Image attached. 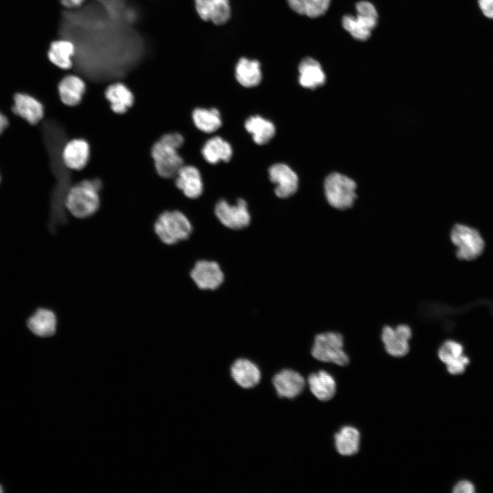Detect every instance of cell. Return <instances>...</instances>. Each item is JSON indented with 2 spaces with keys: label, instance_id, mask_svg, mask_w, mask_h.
Instances as JSON below:
<instances>
[{
  "label": "cell",
  "instance_id": "obj_24",
  "mask_svg": "<svg viewBox=\"0 0 493 493\" xmlns=\"http://www.w3.org/2000/svg\"><path fill=\"white\" fill-rule=\"evenodd\" d=\"M335 447L342 456H351L359 449L360 433L353 426L342 427L334 435Z\"/></svg>",
  "mask_w": 493,
  "mask_h": 493
},
{
  "label": "cell",
  "instance_id": "obj_2",
  "mask_svg": "<svg viewBox=\"0 0 493 493\" xmlns=\"http://www.w3.org/2000/svg\"><path fill=\"white\" fill-rule=\"evenodd\" d=\"M154 231L163 243L173 245L187 240L192 233V227L181 211H164L156 219Z\"/></svg>",
  "mask_w": 493,
  "mask_h": 493
},
{
  "label": "cell",
  "instance_id": "obj_14",
  "mask_svg": "<svg viewBox=\"0 0 493 493\" xmlns=\"http://www.w3.org/2000/svg\"><path fill=\"white\" fill-rule=\"evenodd\" d=\"M104 96L111 111L118 115L126 114L135 101L132 90L121 81L110 83L105 88Z\"/></svg>",
  "mask_w": 493,
  "mask_h": 493
},
{
  "label": "cell",
  "instance_id": "obj_8",
  "mask_svg": "<svg viewBox=\"0 0 493 493\" xmlns=\"http://www.w3.org/2000/svg\"><path fill=\"white\" fill-rule=\"evenodd\" d=\"M214 213L220 223L228 229L239 230L246 227L251 222V216L246 202L238 199L236 204L226 200H220L215 205Z\"/></svg>",
  "mask_w": 493,
  "mask_h": 493
},
{
  "label": "cell",
  "instance_id": "obj_34",
  "mask_svg": "<svg viewBox=\"0 0 493 493\" xmlns=\"http://www.w3.org/2000/svg\"><path fill=\"white\" fill-rule=\"evenodd\" d=\"M478 4L484 16L493 19V0H478Z\"/></svg>",
  "mask_w": 493,
  "mask_h": 493
},
{
  "label": "cell",
  "instance_id": "obj_5",
  "mask_svg": "<svg viewBox=\"0 0 493 493\" xmlns=\"http://www.w3.org/2000/svg\"><path fill=\"white\" fill-rule=\"evenodd\" d=\"M357 16L345 15L342 20L343 28L355 39L359 41L370 38L378 21V14L370 2L362 1L356 4Z\"/></svg>",
  "mask_w": 493,
  "mask_h": 493
},
{
  "label": "cell",
  "instance_id": "obj_23",
  "mask_svg": "<svg viewBox=\"0 0 493 493\" xmlns=\"http://www.w3.org/2000/svg\"><path fill=\"white\" fill-rule=\"evenodd\" d=\"M299 82L304 88L315 89L325 82L326 77L320 63L312 58H305L299 65Z\"/></svg>",
  "mask_w": 493,
  "mask_h": 493
},
{
  "label": "cell",
  "instance_id": "obj_37",
  "mask_svg": "<svg viewBox=\"0 0 493 493\" xmlns=\"http://www.w3.org/2000/svg\"><path fill=\"white\" fill-rule=\"evenodd\" d=\"M3 492V489H2L1 485H0V492Z\"/></svg>",
  "mask_w": 493,
  "mask_h": 493
},
{
  "label": "cell",
  "instance_id": "obj_26",
  "mask_svg": "<svg viewBox=\"0 0 493 493\" xmlns=\"http://www.w3.org/2000/svg\"><path fill=\"white\" fill-rule=\"evenodd\" d=\"M201 153L208 163L216 164L220 161H229L232 155V149L227 141L219 136H215L205 143Z\"/></svg>",
  "mask_w": 493,
  "mask_h": 493
},
{
  "label": "cell",
  "instance_id": "obj_6",
  "mask_svg": "<svg viewBox=\"0 0 493 493\" xmlns=\"http://www.w3.org/2000/svg\"><path fill=\"white\" fill-rule=\"evenodd\" d=\"M324 187L328 203L338 210L351 207L357 197L355 181L340 173L329 175L325 180Z\"/></svg>",
  "mask_w": 493,
  "mask_h": 493
},
{
  "label": "cell",
  "instance_id": "obj_33",
  "mask_svg": "<svg viewBox=\"0 0 493 493\" xmlns=\"http://www.w3.org/2000/svg\"><path fill=\"white\" fill-rule=\"evenodd\" d=\"M475 485L468 480H461L454 485L453 493H474L475 492Z\"/></svg>",
  "mask_w": 493,
  "mask_h": 493
},
{
  "label": "cell",
  "instance_id": "obj_18",
  "mask_svg": "<svg viewBox=\"0 0 493 493\" xmlns=\"http://www.w3.org/2000/svg\"><path fill=\"white\" fill-rule=\"evenodd\" d=\"M176 187L188 198L197 199L203 192V182L197 168L184 165L175 177Z\"/></svg>",
  "mask_w": 493,
  "mask_h": 493
},
{
  "label": "cell",
  "instance_id": "obj_1",
  "mask_svg": "<svg viewBox=\"0 0 493 493\" xmlns=\"http://www.w3.org/2000/svg\"><path fill=\"white\" fill-rule=\"evenodd\" d=\"M102 186L98 178L85 179L75 184L65 194V207L77 218L92 216L100 207L99 192Z\"/></svg>",
  "mask_w": 493,
  "mask_h": 493
},
{
  "label": "cell",
  "instance_id": "obj_7",
  "mask_svg": "<svg viewBox=\"0 0 493 493\" xmlns=\"http://www.w3.org/2000/svg\"><path fill=\"white\" fill-rule=\"evenodd\" d=\"M151 157L157 175L163 179L175 178L184 165L178 149L158 139L151 148Z\"/></svg>",
  "mask_w": 493,
  "mask_h": 493
},
{
  "label": "cell",
  "instance_id": "obj_4",
  "mask_svg": "<svg viewBox=\"0 0 493 493\" xmlns=\"http://www.w3.org/2000/svg\"><path fill=\"white\" fill-rule=\"evenodd\" d=\"M344 344V338L340 333L323 332L314 337L311 354L318 361L344 366L349 363V357Z\"/></svg>",
  "mask_w": 493,
  "mask_h": 493
},
{
  "label": "cell",
  "instance_id": "obj_28",
  "mask_svg": "<svg viewBox=\"0 0 493 493\" xmlns=\"http://www.w3.org/2000/svg\"><path fill=\"white\" fill-rule=\"evenodd\" d=\"M192 118L196 127L205 133L216 131L222 124L220 112L216 108H196Z\"/></svg>",
  "mask_w": 493,
  "mask_h": 493
},
{
  "label": "cell",
  "instance_id": "obj_17",
  "mask_svg": "<svg viewBox=\"0 0 493 493\" xmlns=\"http://www.w3.org/2000/svg\"><path fill=\"white\" fill-rule=\"evenodd\" d=\"M195 9L199 17L216 25H223L230 17L229 0H194Z\"/></svg>",
  "mask_w": 493,
  "mask_h": 493
},
{
  "label": "cell",
  "instance_id": "obj_27",
  "mask_svg": "<svg viewBox=\"0 0 493 493\" xmlns=\"http://www.w3.org/2000/svg\"><path fill=\"white\" fill-rule=\"evenodd\" d=\"M236 78L244 87L252 88L257 86L262 80L259 62L245 58L240 59L236 66Z\"/></svg>",
  "mask_w": 493,
  "mask_h": 493
},
{
  "label": "cell",
  "instance_id": "obj_11",
  "mask_svg": "<svg viewBox=\"0 0 493 493\" xmlns=\"http://www.w3.org/2000/svg\"><path fill=\"white\" fill-rule=\"evenodd\" d=\"M272 383L279 397L292 399L303 392L306 381L299 372L284 368L274 375Z\"/></svg>",
  "mask_w": 493,
  "mask_h": 493
},
{
  "label": "cell",
  "instance_id": "obj_12",
  "mask_svg": "<svg viewBox=\"0 0 493 493\" xmlns=\"http://www.w3.org/2000/svg\"><path fill=\"white\" fill-rule=\"evenodd\" d=\"M90 153V146L86 140L82 138H74L64 145L61 157L67 168L81 170L88 165Z\"/></svg>",
  "mask_w": 493,
  "mask_h": 493
},
{
  "label": "cell",
  "instance_id": "obj_10",
  "mask_svg": "<svg viewBox=\"0 0 493 493\" xmlns=\"http://www.w3.org/2000/svg\"><path fill=\"white\" fill-rule=\"evenodd\" d=\"M190 275L196 286L204 290H214L218 288L225 279L224 273L220 265L213 260L197 261Z\"/></svg>",
  "mask_w": 493,
  "mask_h": 493
},
{
  "label": "cell",
  "instance_id": "obj_19",
  "mask_svg": "<svg viewBox=\"0 0 493 493\" xmlns=\"http://www.w3.org/2000/svg\"><path fill=\"white\" fill-rule=\"evenodd\" d=\"M75 50V45L71 40L55 39L49 45L47 58L52 64L68 73L73 66V57Z\"/></svg>",
  "mask_w": 493,
  "mask_h": 493
},
{
  "label": "cell",
  "instance_id": "obj_29",
  "mask_svg": "<svg viewBox=\"0 0 493 493\" xmlns=\"http://www.w3.org/2000/svg\"><path fill=\"white\" fill-rule=\"evenodd\" d=\"M290 7L299 14L316 18L327 10L330 0H287Z\"/></svg>",
  "mask_w": 493,
  "mask_h": 493
},
{
  "label": "cell",
  "instance_id": "obj_35",
  "mask_svg": "<svg viewBox=\"0 0 493 493\" xmlns=\"http://www.w3.org/2000/svg\"><path fill=\"white\" fill-rule=\"evenodd\" d=\"M62 5L67 9H73L80 7L86 0H60Z\"/></svg>",
  "mask_w": 493,
  "mask_h": 493
},
{
  "label": "cell",
  "instance_id": "obj_22",
  "mask_svg": "<svg viewBox=\"0 0 493 493\" xmlns=\"http://www.w3.org/2000/svg\"><path fill=\"white\" fill-rule=\"evenodd\" d=\"M57 318L55 313L47 308H38L27 319L28 329L39 337H50L56 331Z\"/></svg>",
  "mask_w": 493,
  "mask_h": 493
},
{
  "label": "cell",
  "instance_id": "obj_13",
  "mask_svg": "<svg viewBox=\"0 0 493 493\" xmlns=\"http://www.w3.org/2000/svg\"><path fill=\"white\" fill-rule=\"evenodd\" d=\"M86 81L79 75L68 73L58 84L57 90L61 102L67 107L79 105L86 91Z\"/></svg>",
  "mask_w": 493,
  "mask_h": 493
},
{
  "label": "cell",
  "instance_id": "obj_25",
  "mask_svg": "<svg viewBox=\"0 0 493 493\" xmlns=\"http://www.w3.org/2000/svg\"><path fill=\"white\" fill-rule=\"evenodd\" d=\"M244 127L252 135L253 141L260 145L268 142L275 134L274 124L258 115L248 118L245 121Z\"/></svg>",
  "mask_w": 493,
  "mask_h": 493
},
{
  "label": "cell",
  "instance_id": "obj_21",
  "mask_svg": "<svg viewBox=\"0 0 493 493\" xmlns=\"http://www.w3.org/2000/svg\"><path fill=\"white\" fill-rule=\"evenodd\" d=\"M307 382L311 393L320 401H328L336 394V380L325 370L311 373L307 377Z\"/></svg>",
  "mask_w": 493,
  "mask_h": 493
},
{
  "label": "cell",
  "instance_id": "obj_16",
  "mask_svg": "<svg viewBox=\"0 0 493 493\" xmlns=\"http://www.w3.org/2000/svg\"><path fill=\"white\" fill-rule=\"evenodd\" d=\"M230 375L234 382L244 389L257 386L262 379V372L258 366L246 358L235 360L230 367Z\"/></svg>",
  "mask_w": 493,
  "mask_h": 493
},
{
  "label": "cell",
  "instance_id": "obj_15",
  "mask_svg": "<svg viewBox=\"0 0 493 493\" xmlns=\"http://www.w3.org/2000/svg\"><path fill=\"white\" fill-rule=\"evenodd\" d=\"M268 173L270 181L276 184L275 192L278 197H290L297 190L298 176L288 165L275 164L269 168Z\"/></svg>",
  "mask_w": 493,
  "mask_h": 493
},
{
  "label": "cell",
  "instance_id": "obj_32",
  "mask_svg": "<svg viewBox=\"0 0 493 493\" xmlns=\"http://www.w3.org/2000/svg\"><path fill=\"white\" fill-rule=\"evenodd\" d=\"M159 139L168 144L169 145L179 149L184 143V138L182 135L177 132H169L162 135Z\"/></svg>",
  "mask_w": 493,
  "mask_h": 493
},
{
  "label": "cell",
  "instance_id": "obj_20",
  "mask_svg": "<svg viewBox=\"0 0 493 493\" xmlns=\"http://www.w3.org/2000/svg\"><path fill=\"white\" fill-rule=\"evenodd\" d=\"M13 112L31 125L39 123L44 116V106L36 98L23 93H17L14 97Z\"/></svg>",
  "mask_w": 493,
  "mask_h": 493
},
{
  "label": "cell",
  "instance_id": "obj_31",
  "mask_svg": "<svg viewBox=\"0 0 493 493\" xmlns=\"http://www.w3.org/2000/svg\"><path fill=\"white\" fill-rule=\"evenodd\" d=\"M470 362V358L465 354L459 359L446 365V370L451 375H461L466 371Z\"/></svg>",
  "mask_w": 493,
  "mask_h": 493
},
{
  "label": "cell",
  "instance_id": "obj_30",
  "mask_svg": "<svg viewBox=\"0 0 493 493\" xmlns=\"http://www.w3.org/2000/svg\"><path fill=\"white\" fill-rule=\"evenodd\" d=\"M464 353V345L455 340H446L442 342L438 351L440 360L447 365L462 357Z\"/></svg>",
  "mask_w": 493,
  "mask_h": 493
},
{
  "label": "cell",
  "instance_id": "obj_9",
  "mask_svg": "<svg viewBox=\"0 0 493 493\" xmlns=\"http://www.w3.org/2000/svg\"><path fill=\"white\" fill-rule=\"evenodd\" d=\"M411 327L406 324H399L395 327L385 325L381 333V339L385 351L391 356L401 357L409 351V341L412 338Z\"/></svg>",
  "mask_w": 493,
  "mask_h": 493
},
{
  "label": "cell",
  "instance_id": "obj_3",
  "mask_svg": "<svg viewBox=\"0 0 493 493\" xmlns=\"http://www.w3.org/2000/svg\"><path fill=\"white\" fill-rule=\"evenodd\" d=\"M449 237L456 247L455 256L461 261H473L485 250V240L480 231L468 225L455 224L451 229Z\"/></svg>",
  "mask_w": 493,
  "mask_h": 493
},
{
  "label": "cell",
  "instance_id": "obj_36",
  "mask_svg": "<svg viewBox=\"0 0 493 493\" xmlns=\"http://www.w3.org/2000/svg\"><path fill=\"white\" fill-rule=\"evenodd\" d=\"M8 125V121L5 116L0 112V134L5 130Z\"/></svg>",
  "mask_w": 493,
  "mask_h": 493
}]
</instances>
